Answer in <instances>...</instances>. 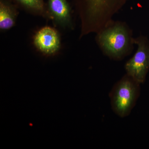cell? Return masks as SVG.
<instances>
[{"instance_id":"obj_1","label":"cell","mask_w":149,"mask_h":149,"mask_svg":"<svg viewBox=\"0 0 149 149\" xmlns=\"http://www.w3.org/2000/svg\"><path fill=\"white\" fill-rule=\"evenodd\" d=\"M130 0H75L80 22V38L97 33L113 21V18Z\"/></svg>"},{"instance_id":"obj_2","label":"cell","mask_w":149,"mask_h":149,"mask_svg":"<svg viewBox=\"0 0 149 149\" xmlns=\"http://www.w3.org/2000/svg\"><path fill=\"white\" fill-rule=\"evenodd\" d=\"M95 40L104 54L115 61L130 55L133 49L131 29L125 22L113 21L96 33Z\"/></svg>"},{"instance_id":"obj_3","label":"cell","mask_w":149,"mask_h":149,"mask_svg":"<svg viewBox=\"0 0 149 149\" xmlns=\"http://www.w3.org/2000/svg\"><path fill=\"white\" fill-rule=\"evenodd\" d=\"M141 84L127 74L118 81L109 93L111 108L121 118L128 116L139 99Z\"/></svg>"},{"instance_id":"obj_4","label":"cell","mask_w":149,"mask_h":149,"mask_svg":"<svg viewBox=\"0 0 149 149\" xmlns=\"http://www.w3.org/2000/svg\"><path fill=\"white\" fill-rule=\"evenodd\" d=\"M137 46L135 54L126 62L125 69L126 73L140 84L144 83L149 70V40L141 35L134 38Z\"/></svg>"},{"instance_id":"obj_5","label":"cell","mask_w":149,"mask_h":149,"mask_svg":"<svg viewBox=\"0 0 149 149\" xmlns=\"http://www.w3.org/2000/svg\"><path fill=\"white\" fill-rule=\"evenodd\" d=\"M33 44L37 50L44 55L50 56L57 53L61 47V39L56 29L45 26L36 32Z\"/></svg>"},{"instance_id":"obj_6","label":"cell","mask_w":149,"mask_h":149,"mask_svg":"<svg viewBox=\"0 0 149 149\" xmlns=\"http://www.w3.org/2000/svg\"><path fill=\"white\" fill-rule=\"evenodd\" d=\"M47 10L49 19L64 29L73 28L72 14L67 0H48Z\"/></svg>"},{"instance_id":"obj_7","label":"cell","mask_w":149,"mask_h":149,"mask_svg":"<svg viewBox=\"0 0 149 149\" xmlns=\"http://www.w3.org/2000/svg\"><path fill=\"white\" fill-rule=\"evenodd\" d=\"M18 12L17 9L5 0L0 1V30H9L16 24Z\"/></svg>"},{"instance_id":"obj_8","label":"cell","mask_w":149,"mask_h":149,"mask_svg":"<svg viewBox=\"0 0 149 149\" xmlns=\"http://www.w3.org/2000/svg\"><path fill=\"white\" fill-rule=\"evenodd\" d=\"M25 10L31 14L49 19L47 8L43 0H15Z\"/></svg>"}]
</instances>
